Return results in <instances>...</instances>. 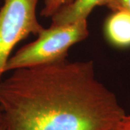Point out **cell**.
Listing matches in <instances>:
<instances>
[{
	"instance_id": "obj_1",
	"label": "cell",
	"mask_w": 130,
	"mask_h": 130,
	"mask_svg": "<svg viewBox=\"0 0 130 130\" xmlns=\"http://www.w3.org/2000/svg\"><path fill=\"white\" fill-rule=\"evenodd\" d=\"M5 130H120L126 116L92 61L13 70L0 81Z\"/></svg>"
},
{
	"instance_id": "obj_2",
	"label": "cell",
	"mask_w": 130,
	"mask_h": 130,
	"mask_svg": "<svg viewBox=\"0 0 130 130\" xmlns=\"http://www.w3.org/2000/svg\"><path fill=\"white\" fill-rule=\"evenodd\" d=\"M87 20L43 28L34 41L25 45L10 56L5 72L67 59L71 46L88 36Z\"/></svg>"
},
{
	"instance_id": "obj_3",
	"label": "cell",
	"mask_w": 130,
	"mask_h": 130,
	"mask_svg": "<svg viewBox=\"0 0 130 130\" xmlns=\"http://www.w3.org/2000/svg\"><path fill=\"white\" fill-rule=\"evenodd\" d=\"M39 0H5L0 8V81L11 52L19 42L43 29L38 20Z\"/></svg>"
},
{
	"instance_id": "obj_4",
	"label": "cell",
	"mask_w": 130,
	"mask_h": 130,
	"mask_svg": "<svg viewBox=\"0 0 130 130\" xmlns=\"http://www.w3.org/2000/svg\"><path fill=\"white\" fill-rule=\"evenodd\" d=\"M104 32L107 40L117 48L130 47V12L124 9L113 10L106 20Z\"/></svg>"
},
{
	"instance_id": "obj_5",
	"label": "cell",
	"mask_w": 130,
	"mask_h": 130,
	"mask_svg": "<svg viewBox=\"0 0 130 130\" xmlns=\"http://www.w3.org/2000/svg\"><path fill=\"white\" fill-rule=\"evenodd\" d=\"M103 0H73L59 9L51 17V25H64L87 20L93 9Z\"/></svg>"
},
{
	"instance_id": "obj_6",
	"label": "cell",
	"mask_w": 130,
	"mask_h": 130,
	"mask_svg": "<svg viewBox=\"0 0 130 130\" xmlns=\"http://www.w3.org/2000/svg\"><path fill=\"white\" fill-rule=\"evenodd\" d=\"M73 0H45L44 6L41 11V16L51 18L61 7L70 5Z\"/></svg>"
},
{
	"instance_id": "obj_7",
	"label": "cell",
	"mask_w": 130,
	"mask_h": 130,
	"mask_svg": "<svg viewBox=\"0 0 130 130\" xmlns=\"http://www.w3.org/2000/svg\"><path fill=\"white\" fill-rule=\"evenodd\" d=\"M100 6L113 10L124 9L130 12V0H103Z\"/></svg>"
},
{
	"instance_id": "obj_8",
	"label": "cell",
	"mask_w": 130,
	"mask_h": 130,
	"mask_svg": "<svg viewBox=\"0 0 130 130\" xmlns=\"http://www.w3.org/2000/svg\"><path fill=\"white\" fill-rule=\"evenodd\" d=\"M121 126H123V127L130 126V116L126 115V118L124 119V121L123 122V124H122Z\"/></svg>"
},
{
	"instance_id": "obj_9",
	"label": "cell",
	"mask_w": 130,
	"mask_h": 130,
	"mask_svg": "<svg viewBox=\"0 0 130 130\" xmlns=\"http://www.w3.org/2000/svg\"><path fill=\"white\" fill-rule=\"evenodd\" d=\"M3 120H4V118H3V113L2 111V108L0 107V128L3 126Z\"/></svg>"
},
{
	"instance_id": "obj_10",
	"label": "cell",
	"mask_w": 130,
	"mask_h": 130,
	"mask_svg": "<svg viewBox=\"0 0 130 130\" xmlns=\"http://www.w3.org/2000/svg\"><path fill=\"white\" fill-rule=\"evenodd\" d=\"M120 130H130V126H126V127H123V126H121Z\"/></svg>"
},
{
	"instance_id": "obj_11",
	"label": "cell",
	"mask_w": 130,
	"mask_h": 130,
	"mask_svg": "<svg viewBox=\"0 0 130 130\" xmlns=\"http://www.w3.org/2000/svg\"><path fill=\"white\" fill-rule=\"evenodd\" d=\"M0 130H5V126H4V125L2 126V127H1V128H0Z\"/></svg>"
}]
</instances>
